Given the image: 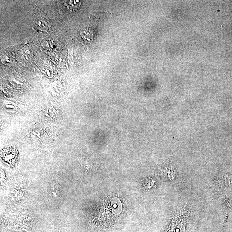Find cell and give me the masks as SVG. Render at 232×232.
I'll return each instance as SVG.
<instances>
[{"instance_id": "cell-4", "label": "cell", "mask_w": 232, "mask_h": 232, "mask_svg": "<svg viewBox=\"0 0 232 232\" xmlns=\"http://www.w3.org/2000/svg\"><path fill=\"white\" fill-rule=\"evenodd\" d=\"M41 16V15H40ZM39 16L36 18V25L41 30H47L48 29V24L46 19L43 16Z\"/></svg>"}, {"instance_id": "cell-1", "label": "cell", "mask_w": 232, "mask_h": 232, "mask_svg": "<svg viewBox=\"0 0 232 232\" xmlns=\"http://www.w3.org/2000/svg\"><path fill=\"white\" fill-rule=\"evenodd\" d=\"M190 212L191 209L188 205L182 204L179 206L172 217L167 232H185Z\"/></svg>"}, {"instance_id": "cell-2", "label": "cell", "mask_w": 232, "mask_h": 232, "mask_svg": "<svg viewBox=\"0 0 232 232\" xmlns=\"http://www.w3.org/2000/svg\"><path fill=\"white\" fill-rule=\"evenodd\" d=\"M3 157L5 161L13 163L16 160V151L13 149L8 148L5 149L3 152Z\"/></svg>"}, {"instance_id": "cell-5", "label": "cell", "mask_w": 232, "mask_h": 232, "mask_svg": "<svg viewBox=\"0 0 232 232\" xmlns=\"http://www.w3.org/2000/svg\"><path fill=\"white\" fill-rule=\"evenodd\" d=\"M66 3L67 5H68L69 7H71L75 8L77 7V5L79 4V3H80V1H66Z\"/></svg>"}, {"instance_id": "cell-7", "label": "cell", "mask_w": 232, "mask_h": 232, "mask_svg": "<svg viewBox=\"0 0 232 232\" xmlns=\"http://www.w3.org/2000/svg\"><path fill=\"white\" fill-rule=\"evenodd\" d=\"M221 232H223V231H221Z\"/></svg>"}, {"instance_id": "cell-3", "label": "cell", "mask_w": 232, "mask_h": 232, "mask_svg": "<svg viewBox=\"0 0 232 232\" xmlns=\"http://www.w3.org/2000/svg\"><path fill=\"white\" fill-rule=\"evenodd\" d=\"M220 184L226 188H232V174H227L223 176L220 180Z\"/></svg>"}, {"instance_id": "cell-6", "label": "cell", "mask_w": 232, "mask_h": 232, "mask_svg": "<svg viewBox=\"0 0 232 232\" xmlns=\"http://www.w3.org/2000/svg\"><path fill=\"white\" fill-rule=\"evenodd\" d=\"M225 205L229 208H232V198H226L224 199Z\"/></svg>"}]
</instances>
